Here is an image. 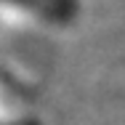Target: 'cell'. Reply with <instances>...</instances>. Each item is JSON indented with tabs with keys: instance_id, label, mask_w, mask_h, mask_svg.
Returning a JSON list of instances; mask_svg holds the SVG:
<instances>
[{
	"instance_id": "cell-1",
	"label": "cell",
	"mask_w": 125,
	"mask_h": 125,
	"mask_svg": "<svg viewBox=\"0 0 125 125\" xmlns=\"http://www.w3.org/2000/svg\"><path fill=\"white\" fill-rule=\"evenodd\" d=\"M53 27H69L80 16V0H0Z\"/></svg>"
}]
</instances>
